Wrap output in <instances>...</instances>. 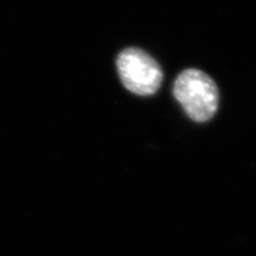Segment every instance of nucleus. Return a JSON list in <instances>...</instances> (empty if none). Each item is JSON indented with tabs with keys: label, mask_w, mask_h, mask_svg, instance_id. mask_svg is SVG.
Returning a JSON list of instances; mask_svg holds the SVG:
<instances>
[{
	"label": "nucleus",
	"mask_w": 256,
	"mask_h": 256,
	"mask_svg": "<svg viewBox=\"0 0 256 256\" xmlns=\"http://www.w3.org/2000/svg\"><path fill=\"white\" fill-rule=\"evenodd\" d=\"M173 95L187 116L196 122L210 120L219 106V90L214 80L204 72L188 68L176 78Z\"/></svg>",
	"instance_id": "f257e3e1"
},
{
	"label": "nucleus",
	"mask_w": 256,
	"mask_h": 256,
	"mask_svg": "<svg viewBox=\"0 0 256 256\" xmlns=\"http://www.w3.org/2000/svg\"><path fill=\"white\" fill-rule=\"evenodd\" d=\"M116 66L127 90L138 95L155 94L164 74L157 61L139 48H127L118 54Z\"/></svg>",
	"instance_id": "f03ea898"
}]
</instances>
